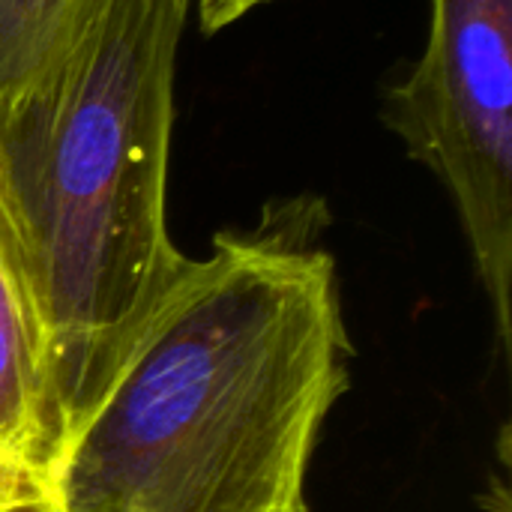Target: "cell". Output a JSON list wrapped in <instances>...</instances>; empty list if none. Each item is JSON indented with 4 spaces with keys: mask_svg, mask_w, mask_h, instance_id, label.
<instances>
[{
    "mask_svg": "<svg viewBox=\"0 0 512 512\" xmlns=\"http://www.w3.org/2000/svg\"><path fill=\"white\" fill-rule=\"evenodd\" d=\"M327 204L222 231L147 321L48 471L51 512H309L306 474L351 387Z\"/></svg>",
    "mask_w": 512,
    "mask_h": 512,
    "instance_id": "cell-1",
    "label": "cell"
},
{
    "mask_svg": "<svg viewBox=\"0 0 512 512\" xmlns=\"http://www.w3.org/2000/svg\"><path fill=\"white\" fill-rule=\"evenodd\" d=\"M192 9L93 0L63 48L0 93V231L39 327L51 465L189 264L165 195Z\"/></svg>",
    "mask_w": 512,
    "mask_h": 512,
    "instance_id": "cell-2",
    "label": "cell"
},
{
    "mask_svg": "<svg viewBox=\"0 0 512 512\" xmlns=\"http://www.w3.org/2000/svg\"><path fill=\"white\" fill-rule=\"evenodd\" d=\"M384 123L450 192L512 348V0H429L417 63L384 96Z\"/></svg>",
    "mask_w": 512,
    "mask_h": 512,
    "instance_id": "cell-3",
    "label": "cell"
},
{
    "mask_svg": "<svg viewBox=\"0 0 512 512\" xmlns=\"http://www.w3.org/2000/svg\"><path fill=\"white\" fill-rule=\"evenodd\" d=\"M0 468L48 489L51 438L39 327L0 231Z\"/></svg>",
    "mask_w": 512,
    "mask_h": 512,
    "instance_id": "cell-4",
    "label": "cell"
},
{
    "mask_svg": "<svg viewBox=\"0 0 512 512\" xmlns=\"http://www.w3.org/2000/svg\"><path fill=\"white\" fill-rule=\"evenodd\" d=\"M90 6L93 0H0V93L51 60Z\"/></svg>",
    "mask_w": 512,
    "mask_h": 512,
    "instance_id": "cell-5",
    "label": "cell"
},
{
    "mask_svg": "<svg viewBox=\"0 0 512 512\" xmlns=\"http://www.w3.org/2000/svg\"><path fill=\"white\" fill-rule=\"evenodd\" d=\"M0 512H51L48 489L39 480L0 468Z\"/></svg>",
    "mask_w": 512,
    "mask_h": 512,
    "instance_id": "cell-6",
    "label": "cell"
},
{
    "mask_svg": "<svg viewBox=\"0 0 512 512\" xmlns=\"http://www.w3.org/2000/svg\"><path fill=\"white\" fill-rule=\"evenodd\" d=\"M267 3H279V0H195V9L201 18V30L219 33V30L231 27L234 21H240L243 15H249Z\"/></svg>",
    "mask_w": 512,
    "mask_h": 512,
    "instance_id": "cell-7",
    "label": "cell"
}]
</instances>
